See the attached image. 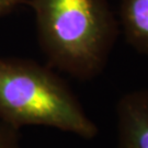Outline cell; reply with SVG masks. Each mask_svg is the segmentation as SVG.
<instances>
[{
  "mask_svg": "<svg viewBox=\"0 0 148 148\" xmlns=\"http://www.w3.org/2000/svg\"><path fill=\"white\" fill-rule=\"evenodd\" d=\"M51 66L80 80L104 69L119 33L106 0H29Z\"/></svg>",
  "mask_w": 148,
  "mask_h": 148,
  "instance_id": "1",
  "label": "cell"
},
{
  "mask_svg": "<svg viewBox=\"0 0 148 148\" xmlns=\"http://www.w3.org/2000/svg\"><path fill=\"white\" fill-rule=\"evenodd\" d=\"M0 120L11 126L42 125L92 139L98 127L68 85L32 60L0 58Z\"/></svg>",
  "mask_w": 148,
  "mask_h": 148,
  "instance_id": "2",
  "label": "cell"
},
{
  "mask_svg": "<svg viewBox=\"0 0 148 148\" xmlns=\"http://www.w3.org/2000/svg\"><path fill=\"white\" fill-rule=\"evenodd\" d=\"M117 148H148V90L123 95L116 104Z\"/></svg>",
  "mask_w": 148,
  "mask_h": 148,
  "instance_id": "3",
  "label": "cell"
},
{
  "mask_svg": "<svg viewBox=\"0 0 148 148\" xmlns=\"http://www.w3.org/2000/svg\"><path fill=\"white\" fill-rule=\"evenodd\" d=\"M120 16L127 43L148 55V0H122Z\"/></svg>",
  "mask_w": 148,
  "mask_h": 148,
  "instance_id": "4",
  "label": "cell"
},
{
  "mask_svg": "<svg viewBox=\"0 0 148 148\" xmlns=\"http://www.w3.org/2000/svg\"><path fill=\"white\" fill-rule=\"evenodd\" d=\"M29 0H0V16L9 13L22 3H27Z\"/></svg>",
  "mask_w": 148,
  "mask_h": 148,
  "instance_id": "5",
  "label": "cell"
}]
</instances>
